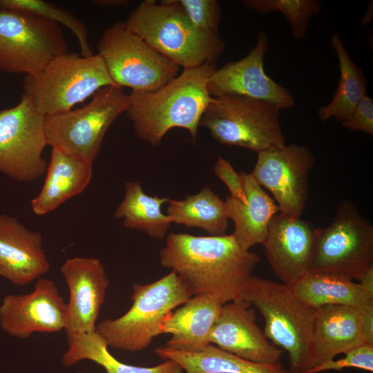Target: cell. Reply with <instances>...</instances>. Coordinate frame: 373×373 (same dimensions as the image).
Returning <instances> with one entry per match:
<instances>
[{
  "label": "cell",
  "instance_id": "8992f818",
  "mask_svg": "<svg viewBox=\"0 0 373 373\" xmlns=\"http://www.w3.org/2000/svg\"><path fill=\"white\" fill-rule=\"evenodd\" d=\"M107 86L116 85L98 54L85 57L68 52L53 58L39 73L25 76L23 93L40 114L49 116L72 110Z\"/></svg>",
  "mask_w": 373,
  "mask_h": 373
},
{
  "label": "cell",
  "instance_id": "1f68e13d",
  "mask_svg": "<svg viewBox=\"0 0 373 373\" xmlns=\"http://www.w3.org/2000/svg\"><path fill=\"white\" fill-rule=\"evenodd\" d=\"M188 20L200 32L219 37L218 25L221 17L216 0H178Z\"/></svg>",
  "mask_w": 373,
  "mask_h": 373
},
{
  "label": "cell",
  "instance_id": "d6a6232c",
  "mask_svg": "<svg viewBox=\"0 0 373 373\" xmlns=\"http://www.w3.org/2000/svg\"><path fill=\"white\" fill-rule=\"evenodd\" d=\"M342 358L329 360L313 367L305 373H320L329 370H341L346 367H356L373 371V344L363 343L344 353Z\"/></svg>",
  "mask_w": 373,
  "mask_h": 373
},
{
  "label": "cell",
  "instance_id": "9a60e30c",
  "mask_svg": "<svg viewBox=\"0 0 373 373\" xmlns=\"http://www.w3.org/2000/svg\"><path fill=\"white\" fill-rule=\"evenodd\" d=\"M66 303L55 283L39 278L28 294L6 295L0 305V327L12 337L64 330Z\"/></svg>",
  "mask_w": 373,
  "mask_h": 373
},
{
  "label": "cell",
  "instance_id": "4dcf8cb0",
  "mask_svg": "<svg viewBox=\"0 0 373 373\" xmlns=\"http://www.w3.org/2000/svg\"><path fill=\"white\" fill-rule=\"evenodd\" d=\"M242 3L260 15L274 11L282 12L289 21L292 37L296 39L305 37L310 18L321 10V3L317 0H244Z\"/></svg>",
  "mask_w": 373,
  "mask_h": 373
},
{
  "label": "cell",
  "instance_id": "52a82bcc",
  "mask_svg": "<svg viewBox=\"0 0 373 373\" xmlns=\"http://www.w3.org/2000/svg\"><path fill=\"white\" fill-rule=\"evenodd\" d=\"M276 105L239 95L212 97L200 120L222 144L257 153L285 146Z\"/></svg>",
  "mask_w": 373,
  "mask_h": 373
},
{
  "label": "cell",
  "instance_id": "ffe728a7",
  "mask_svg": "<svg viewBox=\"0 0 373 373\" xmlns=\"http://www.w3.org/2000/svg\"><path fill=\"white\" fill-rule=\"evenodd\" d=\"M313 312L314 367L366 343L363 334V315L357 309L328 305L314 308Z\"/></svg>",
  "mask_w": 373,
  "mask_h": 373
},
{
  "label": "cell",
  "instance_id": "8fae6325",
  "mask_svg": "<svg viewBox=\"0 0 373 373\" xmlns=\"http://www.w3.org/2000/svg\"><path fill=\"white\" fill-rule=\"evenodd\" d=\"M68 52L60 25L31 14L0 10V71L32 75Z\"/></svg>",
  "mask_w": 373,
  "mask_h": 373
},
{
  "label": "cell",
  "instance_id": "cb8c5ba5",
  "mask_svg": "<svg viewBox=\"0 0 373 373\" xmlns=\"http://www.w3.org/2000/svg\"><path fill=\"white\" fill-rule=\"evenodd\" d=\"M290 287L294 294L312 309L338 305L363 312L373 307V296L359 283L335 273L309 271Z\"/></svg>",
  "mask_w": 373,
  "mask_h": 373
},
{
  "label": "cell",
  "instance_id": "d4e9b609",
  "mask_svg": "<svg viewBox=\"0 0 373 373\" xmlns=\"http://www.w3.org/2000/svg\"><path fill=\"white\" fill-rule=\"evenodd\" d=\"M154 352L163 360L175 361L184 373H291L280 363L254 362L211 344L198 352H186L165 345L155 348Z\"/></svg>",
  "mask_w": 373,
  "mask_h": 373
},
{
  "label": "cell",
  "instance_id": "5b68a950",
  "mask_svg": "<svg viewBox=\"0 0 373 373\" xmlns=\"http://www.w3.org/2000/svg\"><path fill=\"white\" fill-rule=\"evenodd\" d=\"M192 296L173 271L151 283L134 284L129 309L119 318L97 323L95 332L108 347L127 352L143 350L162 334L166 316Z\"/></svg>",
  "mask_w": 373,
  "mask_h": 373
},
{
  "label": "cell",
  "instance_id": "603a6c76",
  "mask_svg": "<svg viewBox=\"0 0 373 373\" xmlns=\"http://www.w3.org/2000/svg\"><path fill=\"white\" fill-rule=\"evenodd\" d=\"M44 184L30 202L37 216L46 215L82 193L91 181L93 165L52 147Z\"/></svg>",
  "mask_w": 373,
  "mask_h": 373
},
{
  "label": "cell",
  "instance_id": "83f0119b",
  "mask_svg": "<svg viewBox=\"0 0 373 373\" xmlns=\"http://www.w3.org/2000/svg\"><path fill=\"white\" fill-rule=\"evenodd\" d=\"M166 215L171 223L187 227H199L211 236H224L228 227L229 218L225 202L210 186H204L199 193L185 199L171 200Z\"/></svg>",
  "mask_w": 373,
  "mask_h": 373
},
{
  "label": "cell",
  "instance_id": "484cf974",
  "mask_svg": "<svg viewBox=\"0 0 373 373\" xmlns=\"http://www.w3.org/2000/svg\"><path fill=\"white\" fill-rule=\"evenodd\" d=\"M124 187V198L115 211V218L122 219L126 228L144 231L153 238H164L172 223L161 209L170 199L146 194L137 181H128Z\"/></svg>",
  "mask_w": 373,
  "mask_h": 373
},
{
  "label": "cell",
  "instance_id": "7402d4cb",
  "mask_svg": "<svg viewBox=\"0 0 373 373\" xmlns=\"http://www.w3.org/2000/svg\"><path fill=\"white\" fill-rule=\"evenodd\" d=\"M240 175L246 203L230 196L224 202L227 216L234 223L233 236L243 249L249 250L257 244L263 245L269 223L280 209L251 173L241 171Z\"/></svg>",
  "mask_w": 373,
  "mask_h": 373
},
{
  "label": "cell",
  "instance_id": "f546056e",
  "mask_svg": "<svg viewBox=\"0 0 373 373\" xmlns=\"http://www.w3.org/2000/svg\"><path fill=\"white\" fill-rule=\"evenodd\" d=\"M0 10L26 12L64 26L76 37L80 55L88 57L93 55L88 42L86 25L68 10L43 0H0Z\"/></svg>",
  "mask_w": 373,
  "mask_h": 373
},
{
  "label": "cell",
  "instance_id": "ba28073f",
  "mask_svg": "<svg viewBox=\"0 0 373 373\" xmlns=\"http://www.w3.org/2000/svg\"><path fill=\"white\" fill-rule=\"evenodd\" d=\"M128 102L122 88L107 86L82 108L45 116L48 145L93 165L106 131L126 111Z\"/></svg>",
  "mask_w": 373,
  "mask_h": 373
},
{
  "label": "cell",
  "instance_id": "f35d334b",
  "mask_svg": "<svg viewBox=\"0 0 373 373\" xmlns=\"http://www.w3.org/2000/svg\"><path fill=\"white\" fill-rule=\"evenodd\" d=\"M75 373H82V372H75Z\"/></svg>",
  "mask_w": 373,
  "mask_h": 373
},
{
  "label": "cell",
  "instance_id": "7a4b0ae2",
  "mask_svg": "<svg viewBox=\"0 0 373 373\" xmlns=\"http://www.w3.org/2000/svg\"><path fill=\"white\" fill-rule=\"evenodd\" d=\"M216 64L183 68L171 81L154 91H131L126 116L136 136L158 146L173 128L186 129L195 140L200 120L212 97L207 90Z\"/></svg>",
  "mask_w": 373,
  "mask_h": 373
},
{
  "label": "cell",
  "instance_id": "4fadbf2b",
  "mask_svg": "<svg viewBox=\"0 0 373 373\" xmlns=\"http://www.w3.org/2000/svg\"><path fill=\"white\" fill-rule=\"evenodd\" d=\"M315 163L312 151L291 144L258 153L251 175L273 195L280 212L300 217L309 190V173Z\"/></svg>",
  "mask_w": 373,
  "mask_h": 373
},
{
  "label": "cell",
  "instance_id": "8d00e7d4",
  "mask_svg": "<svg viewBox=\"0 0 373 373\" xmlns=\"http://www.w3.org/2000/svg\"><path fill=\"white\" fill-rule=\"evenodd\" d=\"M359 284L373 296V266L370 267L358 280Z\"/></svg>",
  "mask_w": 373,
  "mask_h": 373
},
{
  "label": "cell",
  "instance_id": "7c38bea8",
  "mask_svg": "<svg viewBox=\"0 0 373 373\" xmlns=\"http://www.w3.org/2000/svg\"><path fill=\"white\" fill-rule=\"evenodd\" d=\"M47 145L45 116L28 95L0 111V172L20 182L39 178L48 168L42 155Z\"/></svg>",
  "mask_w": 373,
  "mask_h": 373
},
{
  "label": "cell",
  "instance_id": "6da1fadb",
  "mask_svg": "<svg viewBox=\"0 0 373 373\" xmlns=\"http://www.w3.org/2000/svg\"><path fill=\"white\" fill-rule=\"evenodd\" d=\"M160 262L179 276L193 296H210L224 305L239 298L260 258L243 249L233 234L171 233L160 250Z\"/></svg>",
  "mask_w": 373,
  "mask_h": 373
},
{
  "label": "cell",
  "instance_id": "e575fe53",
  "mask_svg": "<svg viewBox=\"0 0 373 373\" xmlns=\"http://www.w3.org/2000/svg\"><path fill=\"white\" fill-rule=\"evenodd\" d=\"M214 172L227 186L230 197L246 203L242 176L234 170L227 160L218 157L214 166Z\"/></svg>",
  "mask_w": 373,
  "mask_h": 373
},
{
  "label": "cell",
  "instance_id": "836d02e7",
  "mask_svg": "<svg viewBox=\"0 0 373 373\" xmlns=\"http://www.w3.org/2000/svg\"><path fill=\"white\" fill-rule=\"evenodd\" d=\"M343 128L350 131H362L373 135V100L364 95L352 112L341 122Z\"/></svg>",
  "mask_w": 373,
  "mask_h": 373
},
{
  "label": "cell",
  "instance_id": "d6986e66",
  "mask_svg": "<svg viewBox=\"0 0 373 373\" xmlns=\"http://www.w3.org/2000/svg\"><path fill=\"white\" fill-rule=\"evenodd\" d=\"M42 236L15 218L0 214V276L26 285L50 270Z\"/></svg>",
  "mask_w": 373,
  "mask_h": 373
},
{
  "label": "cell",
  "instance_id": "4316f807",
  "mask_svg": "<svg viewBox=\"0 0 373 373\" xmlns=\"http://www.w3.org/2000/svg\"><path fill=\"white\" fill-rule=\"evenodd\" d=\"M67 338L68 348L61 359L64 367L89 360L102 366L106 373H184L182 368L171 359L151 367L122 363L111 355L108 347L95 331L67 335Z\"/></svg>",
  "mask_w": 373,
  "mask_h": 373
},
{
  "label": "cell",
  "instance_id": "2e32d148",
  "mask_svg": "<svg viewBox=\"0 0 373 373\" xmlns=\"http://www.w3.org/2000/svg\"><path fill=\"white\" fill-rule=\"evenodd\" d=\"M60 271L68 285L65 328L67 335L95 331L109 280L101 260L94 257L66 260Z\"/></svg>",
  "mask_w": 373,
  "mask_h": 373
},
{
  "label": "cell",
  "instance_id": "ac0fdd59",
  "mask_svg": "<svg viewBox=\"0 0 373 373\" xmlns=\"http://www.w3.org/2000/svg\"><path fill=\"white\" fill-rule=\"evenodd\" d=\"M209 343L242 358L262 363H279L283 352L258 326L251 303L240 298L222 306L211 331Z\"/></svg>",
  "mask_w": 373,
  "mask_h": 373
},
{
  "label": "cell",
  "instance_id": "74e56055",
  "mask_svg": "<svg viewBox=\"0 0 373 373\" xmlns=\"http://www.w3.org/2000/svg\"><path fill=\"white\" fill-rule=\"evenodd\" d=\"M96 4L102 6H126L129 4L127 0H97L94 1Z\"/></svg>",
  "mask_w": 373,
  "mask_h": 373
},
{
  "label": "cell",
  "instance_id": "277c9868",
  "mask_svg": "<svg viewBox=\"0 0 373 373\" xmlns=\"http://www.w3.org/2000/svg\"><path fill=\"white\" fill-rule=\"evenodd\" d=\"M239 298L251 303L261 314L266 337L288 353L291 373H305L314 367L313 309L302 302L290 286L251 275Z\"/></svg>",
  "mask_w": 373,
  "mask_h": 373
},
{
  "label": "cell",
  "instance_id": "9c48e42d",
  "mask_svg": "<svg viewBox=\"0 0 373 373\" xmlns=\"http://www.w3.org/2000/svg\"><path fill=\"white\" fill-rule=\"evenodd\" d=\"M97 53L117 86L154 91L178 75L180 67L129 31L124 21L103 32Z\"/></svg>",
  "mask_w": 373,
  "mask_h": 373
},
{
  "label": "cell",
  "instance_id": "e0dca14e",
  "mask_svg": "<svg viewBox=\"0 0 373 373\" xmlns=\"http://www.w3.org/2000/svg\"><path fill=\"white\" fill-rule=\"evenodd\" d=\"M317 228L307 220L282 213L271 219L263 244L274 274L291 286L311 269Z\"/></svg>",
  "mask_w": 373,
  "mask_h": 373
},
{
  "label": "cell",
  "instance_id": "f1b7e54d",
  "mask_svg": "<svg viewBox=\"0 0 373 373\" xmlns=\"http://www.w3.org/2000/svg\"><path fill=\"white\" fill-rule=\"evenodd\" d=\"M330 46L338 59L340 78L332 101L321 107L318 115L323 122L334 117L341 122L366 95L367 84L362 69L351 59L338 33L332 36Z\"/></svg>",
  "mask_w": 373,
  "mask_h": 373
},
{
  "label": "cell",
  "instance_id": "3957f363",
  "mask_svg": "<svg viewBox=\"0 0 373 373\" xmlns=\"http://www.w3.org/2000/svg\"><path fill=\"white\" fill-rule=\"evenodd\" d=\"M124 23L129 31L183 68L216 64L225 47L220 36L198 31L178 0H144Z\"/></svg>",
  "mask_w": 373,
  "mask_h": 373
},
{
  "label": "cell",
  "instance_id": "5bb4252c",
  "mask_svg": "<svg viewBox=\"0 0 373 373\" xmlns=\"http://www.w3.org/2000/svg\"><path fill=\"white\" fill-rule=\"evenodd\" d=\"M268 40L264 32L257 35L255 46L242 59L216 68L207 82L212 97L239 95L272 103L280 108L295 105L289 91L270 78L264 69Z\"/></svg>",
  "mask_w": 373,
  "mask_h": 373
},
{
  "label": "cell",
  "instance_id": "d590c367",
  "mask_svg": "<svg viewBox=\"0 0 373 373\" xmlns=\"http://www.w3.org/2000/svg\"><path fill=\"white\" fill-rule=\"evenodd\" d=\"M361 313L363 315V334L365 343L373 344V307Z\"/></svg>",
  "mask_w": 373,
  "mask_h": 373
},
{
  "label": "cell",
  "instance_id": "44dd1931",
  "mask_svg": "<svg viewBox=\"0 0 373 373\" xmlns=\"http://www.w3.org/2000/svg\"><path fill=\"white\" fill-rule=\"evenodd\" d=\"M223 305L210 296L195 295L164 318L162 334H170L166 346L198 352L209 343V335Z\"/></svg>",
  "mask_w": 373,
  "mask_h": 373
},
{
  "label": "cell",
  "instance_id": "30bf717a",
  "mask_svg": "<svg viewBox=\"0 0 373 373\" xmlns=\"http://www.w3.org/2000/svg\"><path fill=\"white\" fill-rule=\"evenodd\" d=\"M373 266V226L355 204L341 201L325 228H317L310 271L341 274L359 280Z\"/></svg>",
  "mask_w": 373,
  "mask_h": 373
}]
</instances>
